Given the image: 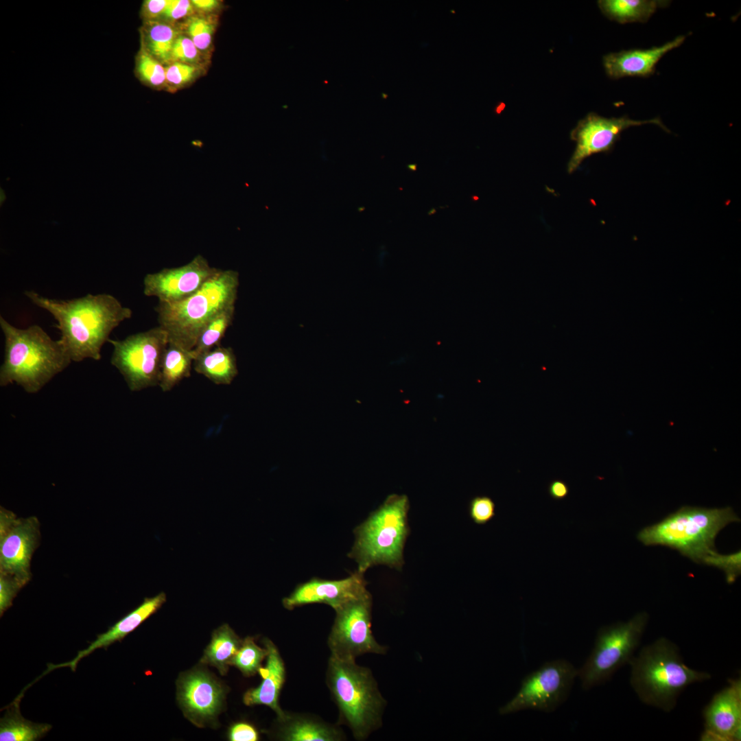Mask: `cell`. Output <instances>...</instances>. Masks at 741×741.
Here are the masks:
<instances>
[{
  "label": "cell",
  "instance_id": "35",
  "mask_svg": "<svg viewBox=\"0 0 741 741\" xmlns=\"http://www.w3.org/2000/svg\"><path fill=\"white\" fill-rule=\"evenodd\" d=\"M195 13L191 1L168 0V3L158 21L178 25Z\"/></svg>",
  "mask_w": 741,
  "mask_h": 741
},
{
  "label": "cell",
  "instance_id": "24",
  "mask_svg": "<svg viewBox=\"0 0 741 741\" xmlns=\"http://www.w3.org/2000/svg\"><path fill=\"white\" fill-rule=\"evenodd\" d=\"M140 32L141 46L163 65L169 64L174 44L180 33L178 25L146 21Z\"/></svg>",
  "mask_w": 741,
  "mask_h": 741
},
{
  "label": "cell",
  "instance_id": "12",
  "mask_svg": "<svg viewBox=\"0 0 741 741\" xmlns=\"http://www.w3.org/2000/svg\"><path fill=\"white\" fill-rule=\"evenodd\" d=\"M40 539L36 517H17L0 508V574L13 578L24 587L32 577L30 565Z\"/></svg>",
  "mask_w": 741,
  "mask_h": 741
},
{
  "label": "cell",
  "instance_id": "28",
  "mask_svg": "<svg viewBox=\"0 0 741 741\" xmlns=\"http://www.w3.org/2000/svg\"><path fill=\"white\" fill-rule=\"evenodd\" d=\"M218 23L217 15L195 13L177 25L203 54L211 56L213 36Z\"/></svg>",
  "mask_w": 741,
  "mask_h": 741
},
{
  "label": "cell",
  "instance_id": "8",
  "mask_svg": "<svg viewBox=\"0 0 741 741\" xmlns=\"http://www.w3.org/2000/svg\"><path fill=\"white\" fill-rule=\"evenodd\" d=\"M648 622V613L641 612L626 622H618L598 630L590 655L578 670L577 677L584 690L604 683L619 668L630 663Z\"/></svg>",
  "mask_w": 741,
  "mask_h": 741
},
{
  "label": "cell",
  "instance_id": "1",
  "mask_svg": "<svg viewBox=\"0 0 741 741\" xmlns=\"http://www.w3.org/2000/svg\"><path fill=\"white\" fill-rule=\"evenodd\" d=\"M32 303L49 311L57 321L60 342L72 361L99 360L103 345L111 332L132 311L109 294H88L70 300H57L26 290Z\"/></svg>",
  "mask_w": 741,
  "mask_h": 741
},
{
  "label": "cell",
  "instance_id": "4",
  "mask_svg": "<svg viewBox=\"0 0 741 741\" xmlns=\"http://www.w3.org/2000/svg\"><path fill=\"white\" fill-rule=\"evenodd\" d=\"M326 685L338 710V724L355 740H366L381 726L386 701L368 668L330 656Z\"/></svg>",
  "mask_w": 741,
  "mask_h": 741
},
{
  "label": "cell",
  "instance_id": "39",
  "mask_svg": "<svg viewBox=\"0 0 741 741\" xmlns=\"http://www.w3.org/2000/svg\"><path fill=\"white\" fill-rule=\"evenodd\" d=\"M196 13L204 15H217L223 2L219 0H191Z\"/></svg>",
  "mask_w": 741,
  "mask_h": 741
},
{
  "label": "cell",
  "instance_id": "23",
  "mask_svg": "<svg viewBox=\"0 0 741 741\" xmlns=\"http://www.w3.org/2000/svg\"><path fill=\"white\" fill-rule=\"evenodd\" d=\"M23 694L8 706L0 720L1 741H35L43 738L51 729L49 724L34 723L26 720L20 712Z\"/></svg>",
  "mask_w": 741,
  "mask_h": 741
},
{
  "label": "cell",
  "instance_id": "15",
  "mask_svg": "<svg viewBox=\"0 0 741 741\" xmlns=\"http://www.w3.org/2000/svg\"><path fill=\"white\" fill-rule=\"evenodd\" d=\"M219 270L198 255L188 263L148 274L143 279V293L155 296L160 303L180 301L200 290Z\"/></svg>",
  "mask_w": 741,
  "mask_h": 741
},
{
  "label": "cell",
  "instance_id": "27",
  "mask_svg": "<svg viewBox=\"0 0 741 741\" xmlns=\"http://www.w3.org/2000/svg\"><path fill=\"white\" fill-rule=\"evenodd\" d=\"M193 360L191 351L169 342L161 362L158 385L161 390L169 391L182 379L189 377Z\"/></svg>",
  "mask_w": 741,
  "mask_h": 741
},
{
  "label": "cell",
  "instance_id": "30",
  "mask_svg": "<svg viewBox=\"0 0 741 741\" xmlns=\"http://www.w3.org/2000/svg\"><path fill=\"white\" fill-rule=\"evenodd\" d=\"M267 649L257 645L254 638L247 637L234 655L231 666L237 668L245 677L253 676L259 672L261 663L266 659Z\"/></svg>",
  "mask_w": 741,
  "mask_h": 741
},
{
  "label": "cell",
  "instance_id": "3",
  "mask_svg": "<svg viewBox=\"0 0 741 741\" xmlns=\"http://www.w3.org/2000/svg\"><path fill=\"white\" fill-rule=\"evenodd\" d=\"M629 665L630 683L639 699L664 711L674 709L687 687L711 677L688 667L679 647L666 637L643 647Z\"/></svg>",
  "mask_w": 741,
  "mask_h": 741
},
{
  "label": "cell",
  "instance_id": "25",
  "mask_svg": "<svg viewBox=\"0 0 741 741\" xmlns=\"http://www.w3.org/2000/svg\"><path fill=\"white\" fill-rule=\"evenodd\" d=\"M656 0H600L598 5L608 19L620 23L646 22L651 16L669 3Z\"/></svg>",
  "mask_w": 741,
  "mask_h": 741
},
{
  "label": "cell",
  "instance_id": "22",
  "mask_svg": "<svg viewBox=\"0 0 741 741\" xmlns=\"http://www.w3.org/2000/svg\"><path fill=\"white\" fill-rule=\"evenodd\" d=\"M193 369L217 385L230 384L238 373L236 357L231 347L215 346L197 355Z\"/></svg>",
  "mask_w": 741,
  "mask_h": 741
},
{
  "label": "cell",
  "instance_id": "20",
  "mask_svg": "<svg viewBox=\"0 0 741 741\" xmlns=\"http://www.w3.org/2000/svg\"><path fill=\"white\" fill-rule=\"evenodd\" d=\"M262 642L268 651L266 665L259 672L262 681L257 687L244 693L243 702L247 706H267L274 711L277 718H281L285 712L279 704V696L286 679L285 663L277 647L270 639L264 638Z\"/></svg>",
  "mask_w": 741,
  "mask_h": 741
},
{
  "label": "cell",
  "instance_id": "7",
  "mask_svg": "<svg viewBox=\"0 0 741 741\" xmlns=\"http://www.w3.org/2000/svg\"><path fill=\"white\" fill-rule=\"evenodd\" d=\"M409 500L392 494L355 530V541L349 554L364 573L369 567L386 565L401 569L403 548L409 533Z\"/></svg>",
  "mask_w": 741,
  "mask_h": 741
},
{
  "label": "cell",
  "instance_id": "26",
  "mask_svg": "<svg viewBox=\"0 0 741 741\" xmlns=\"http://www.w3.org/2000/svg\"><path fill=\"white\" fill-rule=\"evenodd\" d=\"M242 642L227 624L222 625L213 633L201 663L215 667L222 675L226 674Z\"/></svg>",
  "mask_w": 741,
  "mask_h": 741
},
{
  "label": "cell",
  "instance_id": "36",
  "mask_svg": "<svg viewBox=\"0 0 741 741\" xmlns=\"http://www.w3.org/2000/svg\"><path fill=\"white\" fill-rule=\"evenodd\" d=\"M469 515L478 525H484L495 515V504L493 500L485 495L476 496L469 503Z\"/></svg>",
  "mask_w": 741,
  "mask_h": 741
},
{
  "label": "cell",
  "instance_id": "2",
  "mask_svg": "<svg viewBox=\"0 0 741 741\" xmlns=\"http://www.w3.org/2000/svg\"><path fill=\"white\" fill-rule=\"evenodd\" d=\"M5 337L0 386L16 383L36 393L72 362L60 340H54L37 325L17 328L0 316Z\"/></svg>",
  "mask_w": 741,
  "mask_h": 741
},
{
  "label": "cell",
  "instance_id": "40",
  "mask_svg": "<svg viewBox=\"0 0 741 741\" xmlns=\"http://www.w3.org/2000/svg\"><path fill=\"white\" fill-rule=\"evenodd\" d=\"M548 491L550 496L555 500L565 499L569 494L568 485L561 480H554L548 485Z\"/></svg>",
  "mask_w": 741,
  "mask_h": 741
},
{
  "label": "cell",
  "instance_id": "33",
  "mask_svg": "<svg viewBox=\"0 0 741 741\" xmlns=\"http://www.w3.org/2000/svg\"><path fill=\"white\" fill-rule=\"evenodd\" d=\"M210 58L201 52L192 40L181 32L175 40L171 53V62H178L206 69L210 62Z\"/></svg>",
  "mask_w": 741,
  "mask_h": 741
},
{
  "label": "cell",
  "instance_id": "5",
  "mask_svg": "<svg viewBox=\"0 0 741 741\" xmlns=\"http://www.w3.org/2000/svg\"><path fill=\"white\" fill-rule=\"evenodd\" d=\"M740 521L731 507L685 506L661 521L642 529L637 539L645 545H663L695 563H705L716 552L715 539L727 525Z\"/></svg>",
  "mask_w": 741,
  "mask_h": 741
},
{
  "label": "cell",
  "instance_id": "18",
  "mask_svg": "<svg viewBox=\"0 0 741 741\" xmlns=\"http://www.w3.org/2000/svg\"><path fill=\"white\" fill-rule=\"evenodd\" d=\"M686 36L681 35L659 47L649 49H633L613 52L604 56L603 66L608 77L618 80L624 77L650 76L656 65L668 51L679 47Z\"/></svg>",
  "mask_w": 741,
  "mask_h": 741
},
{
  "label": "cell",
  "instance_id": "10",
  "mask_svg": "<svg viewBox=\"0 0 741 741\" xmlns=\"http://www.w3.org/2000/svg\"><path fill=\"white\" fill-rule=\"evenodd\" d=\"M577 676L578 669L567 660L547 662L524 678L517 693L499 709V713L505 715L524 709L553 711L567 698Z\"/></svg>",
  "mask_w": 741,
  "mask_h": 741
},
{
  "label": "cell",
  "instance_id": "31",
  "mask_svg": "<svg viewBox=\"0 0 741 741\" xmlns=\"http://www.w3.org/2000/svg\"><path fill=\"white\" fill-rule=\"evenodd\" d=\"M136 73L139 80L152 89H167L165 67L142 46L136 57Z\"/></svg>",
  "mask_w": 741,
  "mask_h": 741
},
{
  "label": "cell",
  "instance_id": "11",
  "mask_svg": "<svg viewBox=\"0 0 741 741\" xmlns=\"http://www.w3.org/2000/svg\"><path fill=\"white\" fill-rule=\"evenodd\" d=\"M372 604V596L367 591L335 610L336 617L327 639L330 656L356 660L367 653H386L387 648L377 642L371 630Z\"/></svg>",
  "mask_w": 741,
  "mask_h": 741
},
{
  "label": "cell",
  "instance_id": "16",
  "mask_svg": "<svg viewBox=\"0 0 741 741\" xmlns=\"http://www.w3.org/2000/svg\"><path fill=\"white\" fill-rule=\"evenodd\" d=\"M364 573L357 571L349 577L340 580H325L313 578L298 585L282 603L286 609L292 610L305 604L322 603L335 611L347 602L355 599L368 590Z\"/></svg>",
  "mask_w": 741,
  "mask_h": 741
},
{
  "label": "cell",
  "instance_id": "13",
  "mask_svg": "<svg viewBox=\"0 0 741 741\" xmlns=\"http://www.w3.org/2000/svg\"><path fill=\"white\" fill-rule=\"evenodd\" d=\"M650 124L670 132L659 118L635 120L627 116L607 118L596 113H588L570 132V139L576 142V148L567 164L568 174L576 171L591 155L610 152L624 130Z\"/></svg>",
  "mask_w": 741,
  "mask_h": 741
},
{
  "label": "cell",
  "instance_id": "14",
  "mask_svg": "<svg viewBox=\"0 0 741 741\" xmlns=\"http://www.w3.org/2000/svg\"><path fill=\"white\" fill-rule=\"evenodd\" d=\"M176 685L177 700L186 718L200 727L216 720L226 691L217 679L196 669L180 676Z\"/></svg>",
  "mask_w": 741,
  "mask_h": 741
},
{
  "label": "cell",
  "instance_id": "29",
  "mask_svg": "<svg viewBox=\"0 0 741 741\" xmlns=\"http://www.w3.org/2000/svg\"><path fill=\"white\" fill-rule=\"evenodd\" d=\"M235 314V305H228L218 311L203 327L196 345L191 351L193 358L199 354L220 346L226 331L232 324Z\"/></svg>",
  "mask_w": 741,
  "mask_h": 741
},
{
  "label": "cell",
  "instance_id": "37",
  "mask_svg": "<svg viewBox=\"0 0 741 741\" xmlns=\"http://www.w3.org/2000/svg\"><path fill=\"white\" fill-rule=\"evenodd\" d=\"M23 587L12 577L0 574V613L1 615L12 605V600Z\"/></svg>",
  "mask_w": 741,
  "mask_h": 741
},
{
  "label": "cell",
  "instance_id": "21",
  "mask_svg": "<svg viewBox=\"0 0 741 741\" xmlns=\"http://www.w3.org/2000/svg\"><path fill=\"white\" fill-rule=\"evenodd\" d=\"M165 601L166 595L164 592H161L152 598H144L143 602L138 607L117 622L106 632L98 635L96 639L90 643L86 648L79 651L73 659L63 663H49L47 670L43 675L53 670L63 667H69L73 672H75L78 662L82 659L89 656L97 649L106 648L112 644L123 639L149 617L155 613Z\"/></svg>",
  "mask_w": 741,
  "mask_h": 741
},
{
  "label": "cell",
  "instance_id": "17",
  "mask_svg": "<svg viewBox=\"0 0 741 741\" xmlns=\"http://www.w3.org/2000/svg\"><path fill=\"white\" fill-rule=\"evenodd\" d=\"M705 707L702 740H740L741 735V681L729 679Z\"/></svg>",
  "mask_w": 741,
  "mask_h": 741
},
{
  "label": "cell",
  "instance_id": "34",
  "mask_svg": "<svg viewBox=\"0 0 741 741\" xmlns=\"http://www.w3.org/2000/svg\"><path fill=\"white\" fill-rule=\"evenodd\" d=\"M740 551L729 554H720L717 552L707 558L705 563L722 570L726 576L727 582L734 583L741 572Z\"/></svg>",
  "mask_w": 741,
  "mask_h": 741
},
{
  "label": "cell",
  "instance_id": "38",
  "mask_svg": "<svg viewBox=\"0 0 741 741\" xmlns=\"http://www.w3.org/2000/svg\"><path fill=\"white\" fill-rule=\"evenodd\" d=\"M228 738L231 741H257L259 734L257 729L247 722H238L229 729Z\"/></svg>",
  "mask_w": 741,
  "mask_h": 741
},
{
  "label": "cell",
  "instance_id": "6",
  "mask_svg": "<svg viewBox=\"0 0 741 741\" xmlns=\"http://www.w3.org/2000/svg\"><path fill=\"white\" fill-rule=\"evenodd\" d=\"M239 284L237 271L219 269L186 298L171 303L158 302L155 307L157 320L167 333L169 342L191 351L204 325L218 311L235 305Z\"/></svg>",
  "mask_w": 741,
  "mask_h": 741
},
{
  "label": "cell",
  "instance_id": "19",
  "mask_svg": "<svg viewBox=\"0 0 741 741\" xmlns=\"http://www.w3.org/2000/svg\"><path fill=\"white\" fill-rule=\"evenodd\" d=\"M270 734L279 741H342L346 738L338 723H329L310 714L287 711L283 717L276 718Z\"/></svg>",
  "mask_w": 741,
  "mask_h": 741
},
{
  "label": "cell",
  "instance_id": "32",
  "mask_svg": "<svg viewBox=\"0 0 741 741\" xmlns=\"http://www.w3.org/2000/svg\"><path fill=\"white\" fill-rule=\"evenodd\" d=\"M167 91H175L195 82L205 73L206 68L173 62L165 66Z\"/></svg>",
  "mask_w": 741,
  "mask_h": 741
},
{
  "label": "cell",
  "instance_id": "9",
  "mask_svg": "<svg viewBox=\"0 0 741 741\" xmlns=\"http://www.w3.org/2000/svg\"><path fill=\"white\" fill-rule=\"evenodd\" d=\"M108 342L113 347L110 363L131 391L159 385L161 362L169 343L164 329L158 325L124 340L110 339Z\"/></svg>",
  "mask_w": 741,
  "mask_h": 741
}]
</instances>
